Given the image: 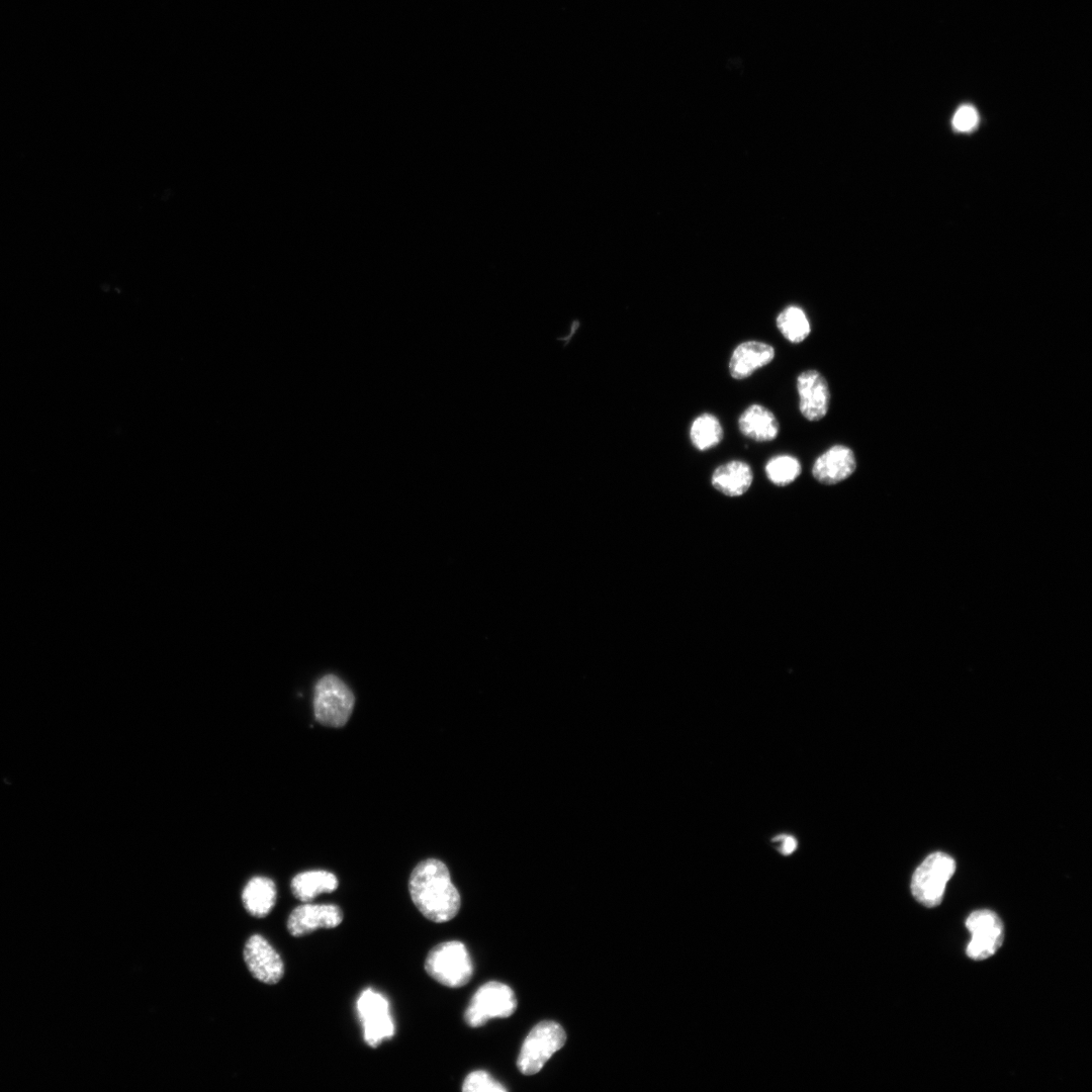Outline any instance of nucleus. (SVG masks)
<instances>
[{
  "mask_svg": "<svg viewBox=\"0 0 1092 1092\" xmlns=\"http://www.w3.org/2000/svg\"><path fill=\"white\" fill-rule=\"evenodd\" d=\"M424 967L431 978L449 988L466 985L473 973L469 952L458 940L445 941L434 946L429 951Z\"/></svg>",
  "mask_w": 1092,
  "mask_h": 1092,
  "instance_id": "nucleus-2",
  "label": "nucleus"
},
{
  "mask_svg": "<svg viewBox=\"0 0 1092 1092\" xmlns=\"http://www.w3.org/2000/svg\"><path fill=\"white\" fill-rule=\"evenodd\" d=\"M752 480V469L742 460H730L719 465L711 476L713 487L727 496L742 495L749 489Z\"/></svg>",
  "mask_w": 1092,
  "mask_h": 1092,
  "instance_id": "nucleus-15",
  "label": "nucleus"
},
{
  "mask_svg": "<svg viewBox=\"0 0 1092 1092\" xmlns=\"http://www.w3.org/2000/svg\"><path fill=\"white\" fill-rule=\"evenodd\" d=\"M799 411L810 422L822 420L830 405V389L826 378L816 369L799 373L796 379Z\"/></svg>",
  "mask_w": 1092,
  "mask_h": 1092,
  "instance_id": "nucleus-9",
  "label": "nucleus"
},
{
  "mask_svg": "<svg viewBox=\"0 0 1092 1092\" xmlns=\"http://www.w3.org/2000/svg\"><path fill=\"white\" fill-rule=\"evenodd\" d=\"M783 337L792 344L802 343L811 333V324L805 310L798 305L786 306L776 318Z\"/></svg>",
  "mask_w": 1092,
  "mask_h": 1092,
  "instance_id": "nucleus-19",
  "label": "nucleus"
},
{
  "mask_svg": "<svg viewBox=\"0 0 1092 1092\" xmlns=\"http://www.w3.org/2000/svg\"><path fill=\"white\" fill-rule=\"evenodd\" d=\"M966 926L971 933L966 952L972 960L988 959L1001 946L1004 937L1003 924L995 912L977 910L969 915Z\"/></svg>",
  "mask_w": 1092,
  "mask_h": 1092,
  "instance_id": "nucleus-8",
  "label": "nucleus"
},
{
  "mask_svg": "<svg viewBox=\"0 0 1092 1092\" xmlns=\"http://www.w3.org/2000/svg\"><path fill=\"white\" fill-rule=\"evenodd\" d=\"M408 892L417 909L433 922H447L459 912L460 894L451 881L448 868L437 858H428L416 866L410 876Z\"/></svg>",
  "mask_w": 1092,
  "mask_h": 1092,
  "instance_id": "nucleus-1",
  "label": "nucleus"
},
{
  "mask_svg": "<svg viewBox=\"0 0 1092 1092\" xmlns=\"http://www.w3.org/2000/svg\"><path fill=\"white\" fill-rule=\"evenodd\" d=\"M242 900L246 910L255 917H265L276 901L274 882L266 877H254L245 886Z\"/></svg>",
  "mask_w": 1092,
  "mask_h": 1092,
  "instance_id": "nucleus-17",
  "label": "nucleus"
},
{
  "mask_svg": "<svg viewBox=\"0 0 1092 1092\" xmlns=\"http://www.w3.org/2000/svg\"><path fill=\"white\" fill-rule=\"evenodd\" d=\"M740 433L755 442H771L779 436L780 424L775 414L760 403H751L739 416Z\"/></svg>",
  "mask_w": 1092,
  "mask_h": 1092,
  "instance_id": "nucleus-14",
  "label": "nucleus"
},
{
  "mask_svg": "<svg viewBox=\"0 0 1092 1092\" xmlns=\"http://www.w3.org/2000/svg\"><path fill=\"white\" fill-rule=\"evenodd\" d=\"M356 1010L363 1028V1038L369 1046L376 1048L394 1035L389 1002L379 992L371 988L363 990L357 998Z\"/></svg>",
  "mask_w": 1092,
  "mask_h": 1092,
  "instance_id": "nucleus-7",
  "label": "nucleus"
},
{
  "mask_svg": "<svg viewBox=\"0 0 1092 1092\" xmlns=\"http://www.w3.org/2000/svg\"><path fill=\"white\" fill-rule=\"evenodd\" d=\"M355 697L348 686L338 676L327 674L314 687L313 711L318 723L330 727H342L349 720Z\"/></svg>",
  "mask_w": 1092,
  "mask_h": 1092,
  "instance_id": "nucleus-3",
  "label": "nucleus"
},
{
  "mask_svg": "<svg viewBox=\"0 0 1092 1092\" xmlns=\"http://www.w3.org/2000/svg\"><path fill=\"white\" fill-rule=\"evenodd\" d=\"M338 885V879L333 873L313 870L294 876L290 886L293 896L299 901L307 903L320 894L335 891Z\"/></svg>",
  "mask_w": 1092,
  "mask_h": 1092,
  "instance_id": "nucleus-16",
  "label": "nucleus"
},
{
  "mask_svg": "<svg viewBox=\"0 0 1092 1092\" xmlns=\"http://www.w3.org/2000/svg\"><path fill=\"white\" fill-rule=\"evenodd\" d=\"M244 960L252 976L265 984L278 983L284 974L281 957L260 934H254L247 940Z\"/></svg>",
  "mask_w": 1092,
  "mask_h": 1092,
  "instance_id": "nucleus-10",
  "label": "nucleus"
},
{
  "mask_svg": "<svg viewBox=\"0 0 1092 1092\" xmlns=\"http://www.w3.org/2000/svg\"><path fill=\"white\" fill-rule=\"evenodd\" d=\"M776 356L774 346L768 343L748 340L738 344L729 359L730 376L736 380L746 379L757 369L768 365Z\"/></svg>",
  "mask_w": 1092,
  "mask_h": 1092,
  "instance_id": "nucleus-13",
  "label": "nucleus"
},
{
  "mask_svg": "<svg viewBox=\"0 0 1092 1092\" xmlns=\"http://www.w3.org/2000/svg\"><path fill=\"white\" fill-rule=\"evenodd\" d=\"M771 841L777 844V849L783 855H791L798 847L797 839L790 834H779Z\"/></svg>",
  "mask_w": 1092,
  "mask_h": 1092,
  "instance_id": "nucleus-23",
  "label": "nucleus"
},
{
  "mask_svg": "<svg viewBox=\"0 0 1092 1092\" xmlns=\"http://www.w3.org/2000/svg\"><path fill=\"white\" fill-rule=\"evenodd\" d=\"M516 1008L517 999L511 987L490 981L473 994L464 1012V1020L470 1027H479L491 1018L509 1017Z\"/></svg>",
  "mask_w": 1092,
  "mask_h": 1092,
  "instance_id": "nucleus-6",
  "label": "nucleus"
},
{
  "mask_svg": "<svg viewBox=\"0 0 1092 1092\" xmlns=\"http://www.w3.org/2000/svg\"><path fill=\"white\" fill-rule=\"evenodd\" d=\"M724 438L720 420L713 414L703 413L694 419L690 428L692 445L699 451L718 446Z\"/></svg>",
  "mask_w": 1092,
  "mask_h": 1092,
  "instance_id": "nucleus-18",
  "label": "nucleus"
},
{
  "mask_svg": "<svg viewBox=\"0 0 1092 1092\" xmlns=\"http://www.w3.org/2000/svg\"><path fill=\"white\" fill-rule=\"evenodd\" d=\"M566 1040L564 1029L555 1021L544 1020L536 1024L526 1036L517 1066L521 1073H538L552 1055L560 1050Z\"/></svg>",
  "mask_w": 1092,
  "mask_h": 1092,
  "instance_id": "nucleus-5",
  "label": "nucleus"
},
{
  "mask_svg": "<svg viewBox=\"0 0 1092 1092\" xmlns=\"http://www.w3.org/2000/svg\"><path fill=\"white\" fill-rule=\"evenodd\" d=\"M464 1092H505L507 1088L487 1072L477 1070L469 1073L463 1081Z\"/></svg>",
  "mask_w": 1092,
  "mask_h": 1092,
  "instance_id": "nucleus-21",
  "label": "nucleus"
},
{
  "mask_svg": "<svg viewBox=\"0 0 1092 1092\" xmlns=\"http://www.w3.org/2000/svg\"><path fill=\"white\" fill-rule=\"evenodd\" d=\"M767 479L778 486H786L797 479L802 472L800 460L790 454H779L769 458L764 466Z\"/></svg>",
  "mask_w": 1092,
  "mask_h": 1092,
  "instance_id": "nucleus-20",
  "label": "nucleus"
},
{
  "mask_svg": "<svg viewBox=\"0 0 1092 1092\" xmlns=\"http://www.w3.org/2000/svg\"><path fill=\"white\" fill-rule=\"evenodd\" d=\"M344 914L335 904L303 903L288 916L287 930L295 937L304 936L318 928H334L341 924Z\"/></svg>",
  "mask_w": 1092,
  "mask_h": 1092,
  "instance_id": "nucleus-11",
  "label": "nucleus"
},
{
  "mask_svg": "<svg viewBox=\"0 0 1092 1092\" xmlns=\"http://www.w3.org/2000/svg\"><path fill=\"white\" fill-rule=\"evenodd\" d=\"M856 469L854 452L835 444L820 454L812 465V475L820 483L832 485L848 478Z\"/></svg>",
  "mask_w": 1092,
  "mask_h": 1092,
  "instance_id": "nucleus-12",
  "label": "nucleus"
},
{
  "mask_svg": "<svg viewBox=\"0 0 1092 1092\" xmlns=\"http://www.w3.org/2000/svg\"><path fill=\"white\" fill-rule=\"evenodd\" d=\"M956 871L953 858L941 851L929 854L915 870L911 880L913 897L925 907L940 904L945 886Z\"/></svg>",
  "mask_w": 1092,
  "mask_h": 1092,
  "instance_id": "nucleus-4",
  "label": "nucleus"
},
{
  "mask_svg": "<svg viewBox=\"0 0 1092 1092\" xmlns=\"http://www.w3.org/2000/svg\"><path fill=\"white\" fill-rule=\"evenodd\" d=\"M977 110L971 105L961 106L952 118V125L961 131H969L978 123Z\"/></svg>",
  "mask_w": 1092,
  "mask_h": 1092,
  "instance_id": "nucleus-22",
  "label": "nucleus"
}]
</instances>
